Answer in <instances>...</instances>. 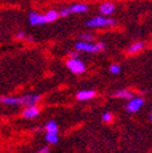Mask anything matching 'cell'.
Instances as JSON below:
<instances>
[{
	"mask_svg": "<svg viewBox=\"0 0 152 153\" xmlns=\"http://www.w3.org/2000/svg\"><path fill=\"white\" fill-rule=\"evenodd\" d=\"M39 95H25L22 97H0V103L7 106H35L39 102Z\"/></svg>",
	"mask_w": 152,
	"mask_h": 153,
	"instance_id": "cell-1",
	"label": "cell"
},
{
	"mask_svg": "<svg viewBox=\"0 0 152 153\" xmlns=\"http://www.w3.org/2000/svg\"><path fill=\"white\" fill-rule=\"evenodd\" d=\"M85 25L90 28H105V27L116 26V21L112 20V18H110V17L96 16V17H92L91 20H88Z\"/></svg>",
	"mask_w": 152,
	"mask_h": 153,
	"instance_id": "cell-2",
	"label": "cell"
},
{
	"mask_svg": "<svg viewBox=\"0 0 152 153\" xmlns=\"http://www.w3.org/2000/svg\"><path fill=\"white\" fill-rule=\"evenodd\" d=\"M105 48L104 43H99V44H91L89 42H78L75 43V49L77 51H84V52H99L100 50H102Z\"/></svg>",
	"mask_w": 152,
	"mask_h": 153,
	"instance_id": "cell-3",
	"label": "cell"
},
{
	"mask_svg": "<svg viewBox=\"0 0 152 153\" xmlns=\"http://www.w3.org/2000/svg\"><path fill=\"white\" fill-rule=\"evenodd\" d=\"M67 67L74 74H82V73L85 72V65L78 59V57H77V59L68 60L67 61Z\"/></svg>",
	"mask_w": 152,
	"mask_h": 153,
	"instance_id": "cell-4",
	"label": "cell"
},
{
	"mask_svg": "<svg viewBox=\"0 0 152 153\" xmlns=\"http://www.w3.org/2000/svg\"><path fill=\"white\" fill-rule=\"evenodd\" d=\"M144 106V99L141 97H131L130 101L125 105V109L129 113H135Z\"/></svg>",
	"mask_w": 152,
	"mask_h": 153,
	"instance_id": "cell-5",
	"label": "cell"
},
{
	"mask_svg": "<svg viewBox=\"0 0 152 153\" xmlns=\"http://www.w3.org/2000/svg\"><path fill=\"white\" fill-rule=\"evenodd\" d=\"M28 18H29V23H31L32 26H39V25H44V23H46L45 15H39V13L35 12V11L29 12Z\"/></svg>",
	"mask_w": 152,
	"mask_h": 153,
	"instance_id": "cell-6",
	"label": "cell"
},
{
	"mask_svg": "<svg viewBox=\"0 0 152 153\" xmlns=\"http://www.w3.org/2000/svg\"><path fill=\"white\" fill-rule=\"evenodd\" d=\"M39 116V109L35 106H28L25 111H23V117L26 119H33Z\"/></svg>",
	"mask_w": 152,
	"mask_h": 153,
	"instance_id": "cell-7",
	"label": "cell"
},
{
	"mask_svg": "<svg viewBox=\"0 0 152 153\" xmlns=\"http://www.w3.org/2000/svg\"><path fill=\"white\" fill-rule=\"evenodd\" d=\"M95 96V91L94 90H82L77 94V99L80 101H86L90 100Z\"/></svg>",
	"mask_w": 152,
	"mask_h": 153,
	"instance_id": "cell-8",
	"label": "cell"
},
{
	"mask_svg": "<svg viewBox=\"0 0 152 153\" xmlns=\"http://www.w3.org/2000/svg\"><path fill=\"white\" fill-rule=\"evenodd\" d=\"M100 12L105 16H110L115 12V5L112 3H104L101 6H100Z\"/></svg>",
	"mask_w": 152,
	"mask_h": 153,
	"instance_id": "cell-9",
	"label": "cell"
},
{
	"mask_svg": "<svg viewBox=\"0 0 152 153\" xmlns=\"http://www.w3.org/2000/svg\"><path fill=\"white\" fill-rule=\"evenodd\" d=\"M69 9L74 13H83V12L88 11V5H85V4H74Z\"/></svg>",
	"mask_w": 152,
	"mask_h": 153,
	"instance_id": "cell-10",
	"label": "cell"
},
{
	"mask_svg": "<svg viewBox=\"0 0 152 153\" xmlns=\"http://www.w3.org/2000/svg\"><path fill=\"white\" fill-rule=\"evenodd\" d=\"M145 46V44L142 42H138V43H134V44H131L128 49V53H136L139 52L140 50H142Z\"/></svg>",
	"mask_w": 152,
	"mask_h": 153,
	"instance_id": "cell-11",
	"label": "cell"
},
{
	"mask_svg": "<svg viewBox=\"0 0 152 153\" xmlns=\"http://www.w3.org/2000/svg\"><path fill=\"white\" fill-rule=\"evenodd\" d=\"M45 130H46V132H49V134H57L59 126H57V124H56L54 120H51V122H48V123H46Z\"/></svg>",
	"mask_w": 152,
	"mask_h": 153,
	"instance_id": "cell-12",
	"label": "cell"
},
{
	"mask_svg": "<svg viewBox=\"0 0 152 153\" xmlns=\"http://www.w3.org/2000/svg\"><path fill=\"white\" fill-rule=\"evenodd\" d=\"M45 18H46V23L48 22H54L59 18V12L55 11V10H50L45 13Z\"/></svg>",
	"mask_w": 152,
	"mask_h": 153,
	"instance_id": "cell-13",
	"label": "cell"
},
{
	"mask_svg": "<svg viewBox=\"0 0 152 153\" xmlns=\"http://www.w3.org/2000/svg\"><path fill=\"white\" fill-rule=\"evenodd\" d=\"M115 96L119 97V99H129V100L131 97H134L133 96V94L130 91H128V90H118V91L115 92Z\"/></svg>",
	"mask_w": 152,
	"mask_h": 153,
	"instance_id": "cell-14",
	"label": "cell"
},
{
	"mask_svg": "<svg viewBox=\"0 0 152 153\" xmlns=\"http://www.w3.org/2000/svg\"><path fill=\"white\" fill-rule=\"evenodd\" d=\"M45 140L49 143H51V145H56L59 142V136H57V134H49V132H46Z\"/></svg>",
	"mask_w": 152,
	"mask_h": 153,
	"instance_id": "cell-15",
	"label": "cell"
},
{
	"mask_svg": "<svg viewBox=\"0 0 152 153\" xmlns=\"http://www.w3.org/2000/svg\"><path fill=\"white\" fill-rule=\"evenodd\" d=\"M71 12H72V11H71L69 7H63V9H61V10L59 11V16H61V17H67V16H69Z\"/></svg>",
	"mask_w": 152,
	"mask_h": 153,
	"instance_id": "cell-16",
	"label": "cell"
},
{
	"mask_svg": "<svg viewBox=\"0 0 152 153\" xmlns=\"http://www.w3.org/2000/svg\"><path fill=\"white\" fill-rule=\"evenodd\" d=\"M110 72L112 74H118V73H121V67L118 65H112V66H110Z\"/></svg>",
	"mask_w": 152,
	"mask_h": 153,
	"instance_id": "cell-17",
	"label": "cell"
},
{
	"mask_svg": "<svg viewBox=\"0 0 152 153\" xmlns=\"http://www.w3.org/2000/svg\"><path fill=\"white\" fill-rule=\"evenodd\" d=\"M82 39H83V42H89V43H91L92 39H94V36H92L91 34H89V33H83V34H82Z\"/></svg>",
	"mask_w": 152,
	"mask_h": 153,
	"instance_id": "cell-18",
	"label": "cell"
},
{
	"mask_svg": "<svg viewBox=\"0 0 152 153\" xmlns=\"http://www.w3.org/2000/svg\"><path fill=\"white\" fill-rule=\"evenodd\" d=\"M111 120H112V114L108 113V112H105V113L102 114V122H105V123H110Z\"/></svg>",
	"mask_w": 152,
	"mask_h": 153,
	"instance_id": "cell-19",
	"label": "cell"
},
{
	"mask_svg": "<svg viewBox=\"0 0 152 153\" xmlns=\"http://www.w3.org/2000/svg\"><path fill=\"white\" fill-rule=\"evenodd\" d=\"M37 153H50V149H49V147H43V148H40L39 151H38Z\"/></svg>",
	"mask_w": 152,
	"mask_h": 153,
	"instance_id": "cell-20",
	"label": "cell"
},
{
	"mask_svg": "<svg viewBox=\"0 0 152 153\" xmlns=\"http://www.w3.org/2000/svg\"><path fill=\"white\" fill-rule=\"evenodd\" d=\"M25 36H26V33H25V32H20V33H17V38H18V39H23Z\"/></svg>",
	"mask_w": 152,
	"mask_h": 153,
	"instance_id": "cell-21",
	"label": "cell"
},
{
	"mask_svg": "<svg viewBox=\"0 0 152 153\" xmlns=\"http://www.w3.org/2000/svg\"><path fill=\"white\" fill-rule=\"evenodd\" d=\"M78 56H79L78 52H72V53H71V57H72V59H77Z\"/></svg>",
	"mask_w": 152,
	"mask_h": 153,
	"instance_id": "cell-22",
	"label": "cell"
},
{
	"mask_svg": "<svg viewBox=\"0 0 152 153\" xmlns=\"http://www.w3.org/2000/svg\"><path fill=\"white\" fill-rule=\"evenodd\" d=\"M150 119H151V122H152V111H151V116H150Z\"/></svg>",
	"mask_w": 152,
	"mask_h": 153,
	"instance_id": "cell-23",
	"label": "cell"
}]
</instances>
